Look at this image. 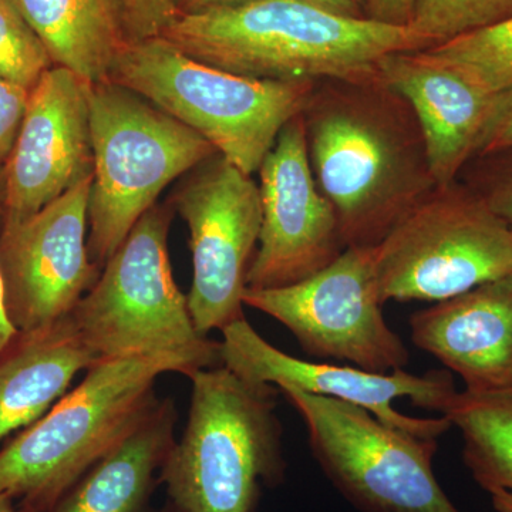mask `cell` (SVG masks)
Instances as JSON below:
<instances>
[{
  "mask_svg": "<svg viewBox=\"0 0 512 512\" xmlns=\"http://www.w3.org/2000/svg\"><path fill=\"white\" fill-rule=\"evenodd\" d=\"M301 114L313 177L346 248H375L437 187L412 106L379 72L316 82Z\"/></svg>",
  "mask_w": 512,
  "mask_h": 512,
  "instance_id": "obj_1",
  "label": "cell"
},
{
  "mask_svg": "<svg viewBox=\"0 0 512 512\" xmlns=\"http://www.w3.org/2000/svg\"><path fill=\"white\" fill-rule=\"evenodd\" d=\"M161 37L208 66L275 82L360 79L379 72L390 53L431 47L407 26L343 18L302 0H254L177 18Z\"/></svg>",
  "mask_w": 512,
  "mask_h": 512,
  "instance_id": "obj_2",
  "label": "cell"
},
{
  "mask_svg": "<svg viewBox=\"0 0 512 512\" xmlns=\"http://www.w3.org/2000/svg\"><path fill=\"white\" fill-rule=\"evenodd\" d=\"M244 305L289 329L308 355L369 372L403 369L410 353L383 316L373 248H346L298 284L245 289Z\"/></svg>",
  "mask_w": 512,
  "mask_h": 512,
  "instance_id": "obj_10",
  "label": "cell"
},
{
  "mask_svg": "<svg viewBox=\"0 0 512 512\" xmlns=\"http://www.w3.org/2000/svg\"><path fill=\"white\" fill-rule=\"evenodd\" d=\"M90 188L92 180L84 181L28 220L3 224L0 272L19 335L66 319L99 281L86 241Z\"/></svg>",
  "mask_w": 512,
  "mask_h": 512,
  "instance_id": "obj_13",
  "label": "cell"
},
{
  "mask_svg": "<svg viewBox=\"0 0 512 512\" xmlns=\"http://www.w3.org/2000/svg\"><path fill=\"white\" fill-rule=\"evenodd\" d=\"M301 414L313 456L340 493L363 512H461L434 476L437 440L387 426L355 406L279 386Z\"/></svg>",
  "mask_w": 512,
  "mask_h": 512,
  "instance_id": "obj_9",
  "label": "cell"
},
{
  "mask_svg": "<svg viewBox=\"0 0 512 512\" xmlns=\"http://www.w3.org/2000/svg\"><path fill=\"white\" fill-rule=\"evenodd\" d=\"M491 503L497 512H512V494L510 493L500 491V493L491 494Z\"/></svg>",
  "mask_w": 512,
  "mask_h": 512,
  "instance_id": "obj_33",
  "label": "cell"
},
{
  "mask_svg": "<svg viewBox=\"0 0 512 512\" xmlns=\"http://www.w3.org/2000/svg\"><path fill=\"white\" fill-rule=\"evenodd\" d=\"M130 42L163 35L177 19L173 0H124Z\"/></svg>",
  "mask_w": 512,
  "mask_h": 512,
  "instance_id": "obj_27",
  "label": "cell"
},
{
  "mask_svg": "<svg viewBox=\"0 0 512 512\" xmlns=\"http://www.w3.org/2000/svg\"><path fill=\"white\" fill-rule=\"evenodd\" d=\"M110 82L204 137L242 173H258L282 128L302 113L313 82L251 79L198 62L164 37L130 42Z\"/></svg>",
  "mask_w": 512,
  "mask_h": 512,
  "instance_id": "obj_5",
  "label": "cell"
},
{
  "mask_svg": "<svg viewBox=\"0 0 512 512\" xmlns=\"http://www.w3.org/2000/svg\"><path fill=\"white\" fill-rule=\"evenodd\" d=\"M174 208L154 205L101 269L99 281L70 313L97 359L154 355L197 357L220 366V342L202 336L177 286L168 254Z\"/></svg>",
  "mask_w": 512,
  "mask_h": 512,
  "instance_id": "obj_7",
  "label": "cell"
},
{
  "mask_svg": "<svg viewBox=\"0 0 512 512\" xmlns=\"http://www.w3.org/2000/svg\"><path fill=\"white\" fill-rule=\"evenodd\" d=\"M97 360L69 316L19 335L0 355V441L45 416L77 373Z\"/></svg>",
  "mask_w": 512,
  "mask_h": 512,
  "instance_id": "obj_18",
  "label": "cell"
},
{
  "mask_svg": "<svg viewBox=\"0 0 512 512\" xmlns=\"http://www.w3.org/2000/svg\"><path fill=\"white\" fill-rule=\"evenodd\" d=\"M90 128L87 251L103 269L161 192L218 153L200 134L110 80L92 84Z\"/></svg>",
  "mask_w": 512,
  "mask_h": 512,
  "instance_id": "obj_6",
  "label": "cell"
},
{
  "mask_svg": "<svg viewBox=\"0 0 512 512\" xmlns=\"http://www.w3.org/2000/svg\"><path fill=\"white\" fill-rule=\"evenodd\" d=\"M55 66L87 83L109 82L130 43L124 0H12Z\"/></svg>",
  "mask_w": 512,
  "mask_h": 512,
  "instance_id": "obj_20",
  "label": "cell"
},
{
  "mask_svg": "<svg viewBox=\"0 0 512 512\" xmlns=\"http://www.w3.org/2000/svg\"><path fill=\"white\" fill-rule=\"evenodd\" d=\"M512 147V86L491 97L474 157ZM473 157V158H474Z\"/></svg>",
  "mask_w": 512,
  "mask_h": 512,
  "instance_id": "obj_28",
  "label": "cell"
},
{
  "mask_svg": "<svg viewBox=\"0 0 512 512\" xmlns=\"http://www.w3.org/2000/svg\"><path fill=\"white\" fill-rule=\"evenodd\" d=\"M187 427L161 466L180 512H251L261 484L284 476L281 390L242 379L225 366L195 370Z\"/></svg>",
  "mask_w": 512,
  "mask_h": 512,
  "instance_id": "obj_4",
  "label": "cell"
},
{
  "mask_svg": "<svg viewBox=\"0 0 512 512\" xmlns=\"http://www.w3.org/2000/svg\"><path fill=\"white\" fill-rule=\"evenodd\" d=\"M0 187H2V173H0Z\"/></svg>",
  "mask_w": 512,
  "mask_h": 512,
  "instance_id": "obj_35",
  "label": "cell"
},
{
  "mask_svg": "<svg viewBox=\"0 0 512 512\" xmlns=\"http://www.w3.org/2000/svg\"><path fill=\"white\" fill-rule=\"evenodd\" d=\"M173 208L190 231L192 284L187 295L202 336L244 318V295L262 225L258 184L220 154L194 168Z\"/></svg>",
  "mask_w": 512,
  "mask_h": 512,
  "instance_id": "obj_11",
  "label": "cell"
},
{
  "mask_svg": "<svg viewBox=\"0 0 512 512\" xmlns=\"http://www.w3.org/2000/svg\"><path fill=\"white\" fill-rule=\"evenodd\" d=\"M409 326L414 345L468 392L512 389V274L414 312Z\"/></svg>",
  "mask_w": 512,
  "mask_h": 512,
  "instance_id": "obj_16",
  "label": "cell"
},
{
  "mask_svg": "<svg viewBox=\"0 0 512 512\" xmlns=\"http://www.w3.org/2000/svg\"><path fill=\"white\" fill-rule=\"evenodd\" d=\"M258 174L262 225L247 288L298 284L346 249L338 215L313 177L302 114L282 128Z\"/></svg>",
  "mask_w": 512,
  "mask_h": 512,
  "instance_id": "obj_14",
  "label": "cell"
},
{
  "mask_svg": "<svg viewBox=\"0 0 512 512\" xmlns=\"http://www.w3.org/2000/svg\"><path fill=\"white\" fill-rule=\"evenodd\" d=\"M221 332V365L248 382L293 386L355 404L387 426L419 439L439 440L453 427L444 416L419 419L397 412L393 406L394 400L406 397L413 406L443 413L457 393L450 370L412 375L403 369L376 373L352 365L306 362L266 342L245 316L229 323Z\"/></svg>",
  "mask_w": 512,
  "mask_h": 512,
  "instance_id": "obj_12",
  "label": "cell"
},
{
  "mask_svg": "<svg viewBox=\"0 0 512 512\" xmlns=\"http://www.w3.org/2000/svg\"><path fill=\"white\" fill-rule=\"evenodd\" d=\"M204 367L187 355L97 360L76 389L0 450V494L53 507L156 407L158 377Z\"/></svg>",
  "mask_w": 512,
  "mask_h": 512,
  "instance_id": "obj_3",
  "label": "cell"
},
{
  "mask_svg": "<svg viewBox=\"0 0 512 512\" xmlns=\"http://www.w3.org/2000/svg\"><path fill=\"white\" fill-rule=\"evenodd\" d=\"M458 180L512 227V147L471 158Z\"/></svg>",
  "mask_w": 512,
  "mask_h": 512,
  "instance_id": "obj_25",
  "label": "cell"
},
{
  "mask_svg": "<svg viewBox=\"0 0 512 512\" xmlns=\"http://www.w3.org/2000/svg\"><path fill=\"white\" fill-rule=\"evenodd\" d=\"M421 52L485 92H501L512 86V16Z\"/></svg>",
  "mask_w": 512,
  "mask_h": 512,
  "instance_id": "obj_22",
  "label": "cell"
},
{
  "mask_svg": "<svg viewBox=\"0 0 512 512\" xmlns=\"http://www.w3.org/2000/svg\"><path fill=\"white\" fill-rule=\"evenodd\" d=\"M13 498L6 494H0V512H32L18 510L12 503Z\"/></svg>",
  "mask_w": 512,
  "mask_h": 512,
  "instance_id": "obj_34",
  "label": "cell"
},
{
  "mask_svg": "<svg viewBox=\"0 0 512 512\" xmlns=\"http://www.w3.org/2000/svg\"><path fill=\"white\" fill-rule=\"evenodd\" d=\"M249 2L254 0H173V5L177 18H187V16H202L220 12V10L238 8Z\"/></svg>",
  "mask_w": 512,
  "mask_h": 512,
  "instance_id": "obj_30",
  "label": "cell"
},
{
  "mask_svg": "<svg viewBox=\"0 0 512 512\" xmlns=\"http://www.w3.org/2000/svg\"><path fill=\"white\" fill-rule=\"evenodd\" d=\"M18 330L10 322L6 312L5 288H3L2 272H0V355L18 338Z\"/></svg>",
  "mask_w": 512,
  "mask_h": 512,
  "instance_id": "obj_32",
  "label": "cell"
},
{
  "mask_svg": "<svg viewBox=\"0 0 512 512\" xmlns=\"http://www.w3.org/2000/svg\"><path fill=\"white\" fill-rule=\"evenodd\" d=\"M441 414L460 430L476 483L490 494H512V389L457 392Z\"/></svg>",
  "mask_w": 512,
  "mask_h": 512,
  "instance_id": "obj_21",
  "label": "cell"
},
{
  "mask_svg": "<svg viewBox=\"0 0 512 512\" xmlns=\"http://www.w3.org/2000/svg\"><path fill=\"white\" fill-rule=\"evenodd\" d=\"M511 16L512 0H417L407 28L434 47Z\"/></svg>",
  "mask_w": 512,
  "mask_h": 512,
  "instance_id": "obj_23",
  "label": "cell"
},
{
  "mask_svg": "<svg viewBox=\"0 0 512 512\" xmlns=\"http://www.w3.org/2000/svg\"><path fill=\"white\" fill-rule=\"evenodd\" d=\"M175 512H180V511H178L177 508H175Z\"/></svg>",
  "mask_w": 512,
  "mask_h": 512,
  "instance_id": "obj_36",
  "label": "cell"
},
{
  "mask_svg": "<svg viewBox=\"0 0 512 512\" xmlns=\"http://www.w3.org/2000/svg\"><path fill=\"white\" fill-rule=\"evenodd\" d=\"M32 90L0 76V167L15 147Z\"/></svg>",
  "mask_w": 512,
  "mask_h": 512,
  "instance_id": "obj_26",
  "label": "cell"
},
{
  "mask_svg": "<svg viewBox=\"0 0 512 512\" xmlns=\"http://www.w3.org/2000/svg\"><path fill=\"white\" fill-rule=\"evenodd\" d=\"M175 421L173 400L158 402L53 505V512H143L156 471L175 443Z\"/></svg>",
  "mask_w": 512,
  "mask_h": 512,
  "instance_id": "obj_19",
  "label": "cell"
},
{
  "mask_svg": "<svg viewBox=\"0 0 512 512\" xmlns=\"http://www.w3.org/2000/svg\"><path fill=\"white\" fill-rule=\"evenodd\" d=\"M375 252L380 302H440L512 274V227L460 180L437 185Z\"/></svg>",
  "mask_w": 512,
  "mask_h": 512,
  "instance_id": "obj_8",
  "label": "cell"
},
{
  "mask_svg": "<svg viewBox=\"0 0 512 512\" xmlns=\"http://www.w3.org/2000/svg\"><path fill=\"white\" fill-rule=\"evenodd\" d=\"M333 15L349 19H367L365 0H302Z\"/></svg>",
  "mask_w": 512,
  "mask_h": 512,
  "instance_id": "obj_31",
  "label": "cell"
},
{
  "mask_svg": "<svg viewBox=\"0 0 512 512\" xmlns=\"http://www.w3.org/2000/svg\"><path fill=\"white\" fill-rule=\"evenodd\" d=\"M367 19L389 26H409L417 0H365Z\"/></svg>",
  "mask_w": 512,
  "mask_h": 512,
  "instance_id": "obj_29",
  "label": "cell"
},
{
  "mask_svg": "<svg viewBox=\"0 0 512 512\" xmlns=\"http://www.w3.org/2000/svg\"><path fill=\"white\" fill-rule=\"evenodd\" d=\"M377 70L412 106L436 184L457 181L476 153L493 94L424 52L390 53Z\"/></svg>",
  "mask_w": 512,
  "mask_h": 512,
  "instance_id": "obj_17",
  "label": "cell"
},
{
  "mask_svg": "<svg viewBox=\"0 0 512 512\" xmlns=\"http://www.w3.org/2000/svg\"><path fill=\"white\" fill-rule=\"evenodd\" d=\"M55 66L40 37L12 0H0V76L32 90Z\"/></svg>",
  "mask_w": 512,
  "mask_h": 512,
  "instance_id": "obj_24",
  "label": "cell"
},
{
  "mask_svg": "<svg viewBox=\"0 0 512 512\" xmlns=\"http://www.w3.org/2000/svg\"><path fill=\"white\" fill-rule=\"evenodd\" d=\"M92 84L53 66L30 92L25 120L2 171L5 224L28 220L93 178Z\"/></svg>",
  "mask_w": 512,
  "mask_h": 512,
  "instance_id": "obj_15",
  "label": "cell"
}]
</instances>
